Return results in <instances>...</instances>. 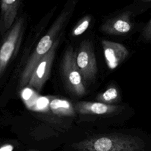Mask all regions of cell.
Returning a JSON list of instances; mask_svg holds the SVG:
<instances>
[{"label":"cell","mask_w":151,"mask_h":151,"mask_svg":"<svg viewBox=\"0 0 151 151\" xmlns=\"http://www.w3.org/2000/svg\"><path fill=\"white\" fill-rule=\"evenodd\" d=\"M73 146L78 151H143L145 143L136 136L108 134L85 139Z\"/></svg>","instance_id":"1"},{"label":"cell","mask_w":151,"mask_h":151,"mask_svg":"<svg viewBox=\"0 0 151 151\" xmlns=\"http://www.w3.org/2000/svg\"><path fill=\"white\" fill-rule=\"evenodd\" d=\"M73 9H67L63 11L55 19L50 29L46 34L42 37L37 44L32 54L28 59L25 66L19 81L21 87L27 85L31 76L39 61L49 51L54 44L56 37L61 30L66 21L71 14Z\"/></svg>","instance_id":"2"},{"label":"cell","mask_w":151,"mask_h":151,"mask_svg":"<svg viewBox=\"0 0 151 151\" xmlns=\"http://www.w3.org/2000/svg\"><path fill=\"white\" fill-rule=\"evenodd\" d=\"M61 72L69 91L78 97L86 93L85 85L76 63V52L71 46L68 47L63 57Z\"/></svg>","instance_id":"3"},{"label":"cell","mask_w":151,"mask_h":151,"mask_svg":"<svg viewBox=\"0 0 151 151\" xmlns=\"http://www.w3.org/2000/svg\"><path fill=\"white\" fill-rule=\"evenodd\" d=\"M24 30V19L19 18L15 21L0 48V78L10 60L20 45Z\"/></svg>","instance_id":"4"},{"label":"cell","mask_w":151,"mask_h":151,"mask_svg":"<svg viewBox=\"0 0 151 151\" xmlns=\"http://www.w3.org/2000/svg\"><path fill=\"white\" fill-rule=\"evenodd\" d=\"M76 63L86 86L93 80L97 72V63L91 42L89 40L81 41L76 52Z\"/></svg>","instance_id":"5"},{"label":"cell","mask_w":151,"mask_h":151,"mask_svg":"<svg viewBox=\"0 0 151 151\" xmlns=\"http://www.w3.org/2000/svg\"><path fill=\"white\" fill-rule=\"evenodd\" d=\"M58 44L59 39L57 38L49 51L39 61L34 70L27 84L29 87L37 91H40L42 89L44 84L50 77L56 48Z\"/></svg>","instance_id":"6"},{"label":"cell","mask_w":151,"mask_h":151,"mask_svg":"<svg viewBox=\"0 0 151 151\" xmlns=\"http://www.w3.org/2000/svg\"><path fill=\"white\" fill-rule=\"evenodd\" d=\"M101 44L106 63L109 68L113 70L127 57L129 51L122 44L108 40H102Z\"/></svg>","instance_id":"7"},{"label":"cell","mask_w":151,"mask_h":151,"mask_svg":"<svg viewBox=\"0 0 151 151\" xmlns=\"http://www.w3.org/2000/svg\"><path fill=\"white\" fill-rule=\"evenodd\" d=\"M74 107L76 111L82 114H111L123 110V107L120 106L106 104L98 101H79Z\"/></svg>","instance_id":"8"},{"label":"cell","mask_w":151,"mask_h":151,"mask_svg":"<svg viewBox=\"0 0 151 151\" xmlns=\"http://www.w3.org/2000/svg\"><path fill=\"white\" fill-rule=\"evenodd\" d=\"M21 2L19 0H2L0 2V32L1 34L11 28L16 19Z\"/></svg>","instance_id":"9"},{"label":"cell","mask_w":151,"mask_h":151,"mask_svg":"<svg viewBox=\"0 0 151 151\" xmlns=\"http://www.w3.org/2000/svg\"><path fill=\"white\" fill-rule=\"evenodd\" d=\"M132 29V23L129 12H124L103 24L101 29L109 34H122L129 32Z\"/></svg>","instance_id":"10"},{"label":"cell","mask_w":151,"mask_h":151,"mask_svg":"<svg viewBox=\"0 0 151 151\" xmlns=\"http://www.w3.org/2000/svg\"><path fill=\"white\" fill-rule=\"evenodd\" d=\"M50 109L52 112L60 116H73L76 110L74 106L68 100L61 99H54L50 102Z\"/></svg>","instance_id":"11"},{"label":"cell","mask_w":151,"mask_h":151,"mask_svg":"<svg viewBox=\"0 0 151 151\" xmlns=\"http://www.w3.org/2000/svg\"><path fill=\"white\" fill-rule=\"evenodd\" d=\"M119 93L117 89L114 87H110L104 92L99 94L96 97L98 102L106 104L113 105L112 104L118 100Z\"/></svg>","instance_id":"12"},{"label":"cell","mask_w":151,"mask_h":151,"mask_svg":"<svg viewBox=\"0 0 151 151\" xmlns=\"http://www.w3.org/2000/svg\"><path fill=\"white\" fill-rule=\"evenodd\" d=\"M91 21V17L89 15L84 17L74 27L72 31V35L78 36L82 34L88 27Z\"/></svg>","instance_id":"13"},{"label":"cell","mask_w":151,"mask_h":151,"mask_svg":"<svg viewBox=\"0 0 151 151\" xmlns=\"http://www.w3.org/2000/svg\"><path fill=\"white\" fill-rule=\"evenodd\" d=\"M142 35L145 39L151 40V19L144 28Z\"/></svg>","instance_id":"14"},{"label":"cell","mask_w":151,"mask_h":151,"mask_svg":"<svg viewBox=\"0 0 151 151\" xmlns=\"http://www.w3.org/2000/svg\"><path fill=\"white\" fill-rule=\"evenodd\" d=\"M14 146L11 144H5L0 147V151H13Z\"/></svg>","instance_id":"15"}]
</instances>
